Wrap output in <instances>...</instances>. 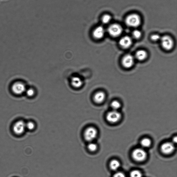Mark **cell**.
<instances>
[{"label":"cell","instance_id":"ba28073f","mask_svg":"<svg viewBox=\"0 0 177 177\" xmlns=\"http://www.w3.org/2000/svg\"><path fill=\"white\" fill-rule=\"evenodd\" d=\"M12 89L13 93L17 95L23 93L26 91L25 85L21 82H17L12 85Z\"/></svg>","mask_w":177,"mask_h":177},{"label":"cell","instance_id":"e0dca14e","mask_svg":"<svg viewBox=\"0 0 177 177\" xmlns=\"http://www.w3.org/2000/svg\"><path fill=\"white\" fill-rule=\"evenodd\" d=\"M110 168L113 170H117L120 166V163L119 161L117 160H113L110 164Z\"/></svg>","mask_w":177,"mask_h":177},{"label":"cell","instance_id":"9c48e42d","mask_svg":"<svg viewBox=\"0 0 177 177\" xmlns=\"http://www.w3.org/2000/svg\"><path fill=\"white\" fill-rule=\"evenodd\" d=\"M26 129V123L22 121L16 122L13 127L14 132L17 135H21L23 133Z\"/></svg>","mask_w":177,"mask_h":177},{"label":"cell","instance_id":"4316f807","mask_svg":"<svg viewBox=\"0 0 177 177\" xmlns=\"http://www.w3.org/2000/svg\"><path fill=\"white\" fill-rule=\"evenodd\" d=\"M173 141L174 143H176L177 142V137H175L173 139Z\"/></svg>","mask_w":177,"mask_h":177},{"label":"cell","instance_id":"8fae6325","mask_svg":"<svg viewBox=\"0 0 177 177\" xmlns=\"http://www.w3.org/2000/svg\"><path fill=\"white\" fill-rule=\"evenodd\" d=\"M134 62V57L130 55H125L122 60V64L126 68H130L133 65Z\"/></svg>","mask_w":177,"mask_h":177},{"label":"cell","instance_id":"5b68a950","mask_svg":"<svg viewBox=\"0 0 177 177\" xmlns=\"http://www.w3.org/2000/svg\"><path fill=\"white\" fill-rule=\"evenodd\" d=\"M105 30L102 26H98L94 28L92 35L95 39L99 40L102 39L105 34Z\"/></svg>","mask_w":177,"mask_h":177},{"label":"cell","instance_id":"8992f818","mask_svg":"<svg viewBox=\"0 0 177 177\" xmlns=\"http://www.w3.org/2000/svg\"><path fill=\"white\" fill-rule=\"evenodd\" d=\"M160 40L164 49L167 50L172 49L173 46L174 42L171 37L167 36H164L161 37Z\"/></svg>","mask_w":177,"mask_h":177},{"label":"cell","instance_id":"44dd1931","mask_svg":"<svg viewBox=\"0 0 177 177\" xmlns=\"http://www.w3.org/2000/svg\"><path fill=\"white\" fill-rule=\"evenodd\" d=\"M133 37L135 39H138L140 38L141 36V33L140 31L136 30L133 31L132 33Z\"/></svg>","mask_w":177,"mask_h":177},{"label":"cell","instance_id":"603a6c76","mask_svg":"<svg viewBox=\"0 0 177 177\" xmlns=\"http://www.w3.org/2000/svg\"><path fill=\"white\" fill-rule=\"evenodd\" d=\"M111 106L114 110H116L121 107V104L118 101H114L112 103Z\"/></svg>","mask_w":177,"mask_h":177},{"label":"cell","instance_id":"ac0fdd59","mask_svg":"<svg viewBox=\"0 0 177 177\" xmlns=\"http://www.w3.org/2000/svg\"><path fill=\"white\" fill-rule=\"evenodd\" d=\"M112 20V17L110 15L107 14L104 15L101 18V21L104 24H109Z\"/></svg>","mask_w":177,"mask_h":177},{"label":"cell","instance_id":"5bb4252c","mask_svg":"<svg viewBox=\"0 0 177 177\" xmlns=\"http://www.w3.org/2000/svg\"><path fill=\"white\" fill-rule=\"evenodd\" d=\"M71 84L72 86L74 88H79L83 86V82L80 77L75 76L71 79Z\"/></svg>","mask_w":177,"mask_h":177},{"label":"cell","instance_id":"7c38bea8","mask_svg":"<svg viewBox=\"0 0 177 177\" xmlns=\"http://www.w3.org/2000/svg\"><path fill=\"white\" fill-rule=\"evenodd\" d=\"M119 44L124 48H128L131 45L132 43L131 37L128 36H126L122 38L119 41Z\"/></svg>","mask_w":177,"mask_h":177},{"label":"cell","instance_id":"d6986e66","mask_svg":"<svg viewBox=\"0 0 177 177\" xmlns=\"http://www.w3.org/2000/svg\"><path fill=\"white\" fill-rule=\"evenodd\" d=\"M151 144V141L150 139L148 138H144L141 141V146L144 148L149 147Z\"/></svg>","mask_w":177,"mask_h":177},{"label":"cell","instance_id":"484cf974","mask_svg":"<svg viewBox=\"0 0 177 177\" xmlns=\"http://www.w3.org/2000/svg\"><path fill=\"white\" fill-rule=\"evenodd\" d=\"M113 177H126L124 173L122 172H117L114 175Z\"/></svg>","mask_w":177,"mask_h":177},{"label":"cell","instance_id":"d4e9b609","mask_svg":"<svg viewBox=\"0 0 177 177\" xmlns=\"http://www.w3.org/2000/svg\"><path fill=\"white\" fill-rule=\"evenodd\" d=\"M161 37L159 34H155L151 36V39L154 41H157L160 40Z\"/></svg>","mask_w":177,"mask_h":177},{"label":"cell","instance_id":"4fadbf2b","mask_svg":"<svg viewBox=\"0 0 177 177\" xmlns=\"http://www.w3.org/2000/svg\"><path fill=\"white\" fill-rule=\"evenodd\" d=\"M105 94L103 92H98L94 94L93 98V100L96 103H101L105 100Z\"/></svg>","mask_w":177,"mask_h":177},{"label":"cell","instance_id":"cb8c5ba5","mask_svg":"<svg viewBox=\"0 0 177 177\" xmlns=\"http://www.w3.org/2000/svg\"><path fill=\"white\" fill-rule=\"evenodd\" d=\"M26 93L28 96L31 97L34 96L35 92L33 88H30L27 90Z\"/></svg>","mask_w":177,"mask_h":177},{"label":"cell","instance_id":"9a60e30c","mask_svg":"<svg viewBox=\"0 0 177 177\" xmlns=\"http://www.w3.org/2000/svg\"><path fill=\"white\" fill-rule=\"evenodd\" d=\"M135 56L138 60L143 61L146 58L147 53L144 50H140L136 53Z\"/></svg>","mask_w":177,"mask_h":177},{"label":"cell","instance_id":"6da1fadb","mask_svg":"<svg viewBox=\"0 0 177 177\" xmlns=\"http://www.w3.org/2000/svg\"><path fill=\"white\" fill-rule=\"evenodd\" d=\"M98 131L96 128L93 126H89L85 129L84 132V137L88 143L94 141L97 138Z\"/></svg>","mask_w":177,"mask_h":177},{"label":"cell","instance_id":"277c9868","mask_svg":"<svg viewBox=\"0 0 177 177\" xmlns=\"http://www.w3.org/2000/svg\"><path fill=\"white\" fill-rule=\"evenodd\" d=\"M133 159L138 162H142L146 159L147 153L141 148H137L133 151L132 154Z\"/></svg>","mask_w":177,"mask_h":177},{"label":"cell","instance_id":"30bf717a","mask_svg":"<svg viewBox=\"0 0 177 177\" xmlns=\"http://www.w3.org/2000/svg\"><path fill=\"white\" fill-rule=\"evenodd\" d=\"M175 149L173 144L171 142H166L164 143L161 147V150L164 154H169L173 152Z\"/></svg>","mask_w":177,"mask_h":177},{"label":"cell","instance_id":"3957f363","mask_svg":"<svg viewBox=\"0 0 177 177\" xmlns=\"http://www.w3.org/2000/svg\"><path fill=\"white\" fill-rule=\"evenodd\" d=\"M107 31L110 36L113 37H117L122 33V28L121 25L114 24L109 26Z\"/></svg>","mask_w":177,"mask_h":177},{"label":"cell","instance_id":"ffe728a7","mask_svg":"<svg viewBox=\"0 0 177 177\" xmlns=\"http://www.w3.org/2000/svg\"><path fill=\"white\" fill-rule=\"evenodd\" d=\"M36 126L35 123L32 121H30L26 123V129L29 131L34 130L36 128Z\"/></svg>","mask_w":177,"mask_h":177},{"label":"cell","instance_id":"52a82bcc","mask_svg":"<svg viewBox=\"0 0 177 177\" xmlns=\"http://www.w3.org/2000/svg\"><path fill=\"white\" fill-rule=\"evenodd\" d=\"M121 118V114L116 110L109 112L106 116L107 121L112 123L117 122Z\"/></svg>","mask_w":177,"mask_h":177},{"label":"cell","instance_id":"7402d4cb","mask_svg":"<svg viewBox=\"0 0 177 177\" xmlns=\"http://www.w3.org/2000/svg\"><path fill=\"white\" fill-rule=\"evenodd\" d=\"M131 177H142V175L141 172L139 170H133L130 174Z\"/></svg>","mask_w":177,"mask_h":177},{"label":"cell","instance_id":"7a4b0ae2","mask_svg":"<svg viewBox=\"0 0 177 177\" xmlns=\"http://www.w3.org/2000/svg\"><path fill=\"white\" fill-rule=\"evenodd\" d=\"M125 23L127 26L133 28L137 27L141 23V18L136 14H132L128 16L125 19Z\"/></svg>","mask_w":177,"mask_h":177},{"label":"cell","instance_id":"2e32d148","mask_svg":"<svg viewBox=\"0 0 177 177\" xmlns=\"http://www.w3.org/2000/svg\"><path fill=\"white\" fill-rule=\"evenodd\" d=\"M87 148L90 153L95 152L98 150V145L94 141L89 142L87 145Z\"/></svg>","mask_w":177,"mask_h":177}]
</instances>
